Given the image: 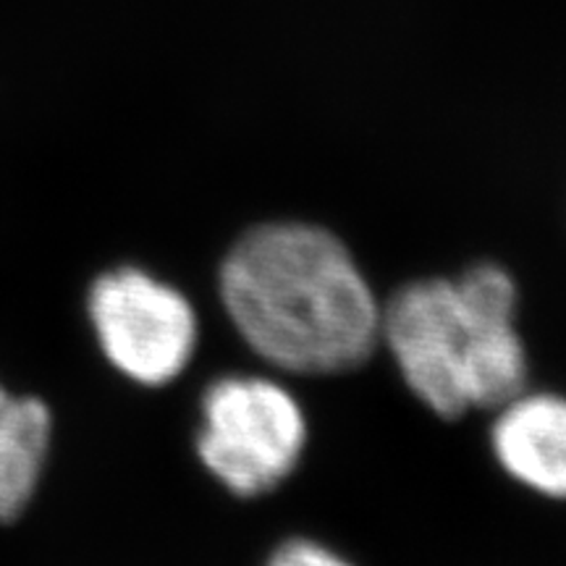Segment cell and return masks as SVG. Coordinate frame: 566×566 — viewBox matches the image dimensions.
Returning a JSON list of instances; mask_svg holds the SVG:
<instances>
[{
  "label": "cell",
  "mask_w": 566,
  "mask_h": 566,
  "mask_svg": "<svg viewBox=\"0 0 566 566\" xmlns=\"http://www.w3.org/2000/svg\"><path fill=\"white\" fill-rule=\"evenodd\" d=\"M218 296L242 342L292 375L363 367L380 344V302L349 247L315 223L254 226L218 268Z\"/></svg>",
  "instance_id": "1"
},
{
  "label": "cell",
  "mask_w": 566,
  "mask_h": 566,
  "mask_svg": "<svg viewBox=\"0 0 566 566\" xmlns=\"http://www.w3.org/2000/svg\"><path fill=\"white\" fill-rule=\"evenodd\" d=\"M380 342L409 391L443 420L499 409L527 386L516 283L495 263L396 289L380 304Z\"/></svg>",
  "instance_id": "2"
},
{
  "label": "cell",
  "mask_w": 566,
  "mask_h": 566,
  "mask_svg": "<svg viewBox=\"0 0 566 566\" xmlns=\"http://www.w3.org/2000/svg\"><path fill=\"white\" fill-rule=\"evenodd\" d=\"M197 457L239 499L286 483L307 446V415L296 396L265 375H221L200 401Z\"/></svg>",
  "instance_id": "3"
},
{
  "label": "cell",
  "mask_w": 566,
  "mask_h": 566,
  "mask_svg": "<svg viewBox=\"0 0 566 566\" xmlns=\"http://www.w3.org/2000/svg\"><path fill=\"white\" fill-rule=\"evenodd\" d=\"M87 313L105 359L147 388L174 384L200 344L192 302L145 268L122 265L97 275Z\"/></svg>",
  "instance_id": "4"
},
{
  "label": "cell",
  "mask_w": 566,
  "mask_h": 566,
  "mask_svg": "<svg viewBox=\"0 0 566 566\" xmlns=\"http://www.w3.org/2000/svg\"><path fill=\"white\" fill-rule=\"evenodd\" d=\"M495 462L530 491L566 499V399L556 394H516L499 407L491 428Z\"/></svg>",
  "instance_id": "5"
},
{
  "label": "cell",
  "mask_w": 566,
  "mask_h": 566,
  "mask_svg": "<svg viewBox=\"0 0 566 566\" xmlns=\"http://www.w3.org/2000/svg\"><path fill=\"white\" fill-rule=\"evenodd\" d=\"M53 441V415L34 396L0 401V522H11L30 506L45 472Z\"/></svg>",
  "instance_id": "6"
},
{
  "label": "cell",
  "mask_w": 566,
  "mask_h": 566,
  "mask_svg": "<svg viewBox=\"0 0 566 566\" xmlns=\"http://www.w3.org/2000/svg\"><path fill=\"white\" fill-rule=\"evenodd\" d=\"M268 566H352L346 558L334 554L331 548L321 546L315 541H286L281 548H275Z\"/></svg>",
  "instance_id": "7"
},
{
  "label": "cell",
  "mask_w": 566,
  "mask_h": 566,
  "mask_svg": "<svg viewBox=\"0 0 566 566\" xmlns=\"http://www.w3.org/2000/svg\"><path fill=\"white\" fill-rule=\"evenodd\" d=\"M6 396H9V394H6V388H3V386H0V401H3V399H6Z\"/></svg>",
  "instance_id": "8"
}]
</instances>
